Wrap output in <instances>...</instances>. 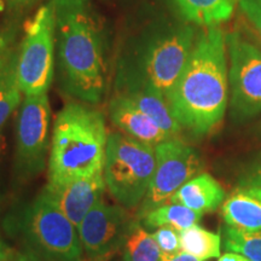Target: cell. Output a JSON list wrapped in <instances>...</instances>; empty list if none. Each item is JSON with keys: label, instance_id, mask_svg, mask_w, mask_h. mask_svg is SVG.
Listing matches in <instances>:
<instances>
[{"label": "cell", "instance_id": "cell-21", "mask_svg": "<svg viewBox=\"0 0 261 261\" xmlns=\"http://www.w3.org/2000/svg\"><path fill=\"white\" fill-rule=\"evenodd\" d=\"M122 252L123 261H162L154 237L138 220H133Z\"/></svg>", "mask_w": 261, "mask_h": 261}, {"label": "cell", "instance_id": "cell-14", "mask_svg": "<svg viewBox=\"0 0 261 261\" xmlns=\"http://www.w3.org/2000/svg\"><path fill=\"white\" fill-rule=\"evenodd\" d=\"M223 218L227 226L244 231H261V187L238 188L223 203Z\"/></svg>", "mask_w": 261, "mask_h": 261}, {"label": "cell", "instance_id": "cell-28", "mask_svg": "<svg viewBox=\"0 0 261 261\" xmlns=\"http://www.w3.org/2000/svg\"><path fill=\"white\" fill-rule=\"evenodd\" d=\"M17 261H45V260H42L39 256L34 255V254L25 252L24 250V253H18Z\"/></svg>", "mask_w": 261, "mask_h": 261}, {"label": "cell", "instance_id": "cell-17", "mask_svg": "<svg viewBox=\"0 0 261 261\" xmlns=\"http://www.w3.org/2000/svg\"><path fill=\"white\" fill-rule=\"evenodd\" d=\"M184 19L202 27H217L228 21L236 0H172Z\"/></svg>", "mask_w": 261, "mask_h": 261}, {"label": "cell", "instance_id": "cell-25", "mask_svg": "<svg viewBox=\"0 0 261 261\" xmlns=\"http://www.w3.org/2000/svg\"><path fill=\"white\" fill-rule=\"evenodd\" d=\"M12 40H14V35L10 31H3L0 32V70H2L3 65H4L6 58L10 55L14 45H12Z\"/></svg>", "mask_w": 261, "mask_h": 261}, {"label": "cell", "instance_id": "cell-19", "mask_svg": "<svg viewBox=\"0 0 261 261\" xmlns=\"http://www.w3.org/2000/svg\"><path fill=\"white\" fill-rule=\"evenodd\" d=\"M201 218L202 213L192 211L185 205L168 203L151 211L140 220L146 228L169 226L180 232L194 225H197Z\"/></svg>", "mask_w": 261, "mask_h": 261}, {"label": "cell", "instance_id": "cell-13", "mask_svg": "<svg viewBox=\"0 0 261 261\" xmlns=\"http://www.w3.org/2000/svg\"><path fill=\"white\" fill-rule=\"evenodd\" d=\"M110 119L127 136L151 146L171 139L148 115H145L126 94L113 98L109 106Z\"/></svg>", "mask_w": 261, "mask_h": 261}, {"label": "cell", "instance_id": "cell-15", "mask_svg": "<svg viewBox=\"0 0 261 261\" xmlns=\"http://www.w3.org/2000/svg\"><path fill=\"white\" fill-rule=\"evenodd\" d=\"M225 200V190L212 175L202 173L185 182L172 196L169 203L181 204L198 213L214 212Z\"/></svg>", "mask_w": 261, "mask_h": 261}, {"label": "cell", "instance_id": "cell-26", "mask_svg": "<svg viewBox=\"0 0 261 261\" xmlns=\"http://www.w3.org/2000/svg\"><path fill=\"white\" fill-rule=\"evenodd\" d=\"M18 253L11 249L0 236V261H17Z\"/></svg>", "mask_w": 261, "mask_h": 261}, {"label": "cell", "instance_id": "cell-24", "mask_svg": "<svg viewBox=\"0 0 261 261\" xmlns=\"http://www.w3.org/2000/svg\"><path fill=\"white\" fill-rule=\"evenodd\" d=\"M241 10L261 35V0H240Z\"/></svg>", "mask_w": 261, "mask_h": 261}, {"label": "cell", "instance_id": "cell-32", "mask_svg": "<svg viewBox=\"0 0 261 261\" xmlns=\"http://www.w3.org/2000/svg\"><path fill=\"white\" fill-rule=\"evenodd\" d=\"M122 261H123V260H122Z\"/></svg>", "mask_w": 261, "mask_h": 261}, {"label": "cell", "instance_id": "cell-31", "mask_svg": "<svg viewBox=\"0 0 261 261\" xmlns=\"http://www.w3.org/2000/svg\"><path fill=\"white\" fill-rule=\"evenodd\" d=\"M23 2H27V0H23Z\"/></svg>", "mask_w": 261, "mask_h": 261}, {"label": "cell", "instance_id": "cell-9", "mask_svg": "<svg viewBox=\"0 0 261 261\" xmlns=\"http://www.w3.org/2000/svg\"><path fill=\"white\" fill-rule=\"evenodd\" d=\"M194 45L195 32L191 27H180L156 39L143 55L142 77L129 86L148 85L166 97L184 70Z\"/></svg>", "mask_w": 261, "mask_h": 261}, {"label": "cell", "instance_id": "cell-1", "mask_svg": "<svg viewBox=\"0 0 261 261\" xmlns=\"http://www.w3.org/2000/svg\"><path fill=\"white\" fill-rule=\"evenodd\" d=\"M227 97L226 37L219 28H205L166 100L179 125L203 136L223 121Z\"/></svg>", "mask_w": 261, "mask_h": 261}, {"label": "cell", "instance_id": "cell-16", "mask_svg": "<svg viewBox=\"0 0 261 261\" xmlns=\"http://www.w3.org/2000/svg\"><path fill=\"white\" fill-rule=\"evenodd\" d=\"M122 93L126 94L160 128L165 130L169 138H177L181 126L173 116L166 97L161 92L148 85L140 84L127 87Z\"/></svg>", "mask_w": 261, "mask_h": 261}, {"label": "cell", "instance_id": "cell-4", "mask_svg": "<svg viewBox=\"0 0 261 261\" xmlns=\"http://www.w3.org/2000/svg\"><path fill=\"white\" fill-rule=\"evenodd\" d=\"M9 224L24 243L25 252L45 261H83L77 227L62 213L45 188L15 213Z\"/></svg>", "mask_w": 261, "mask_h": 261}, {"label": "cell", "instance_id": "cell-29", "mask_svg": "<svg viewBox=\"0 0 261 261\" xmlns=\"http://www.w3.org/2000/svg\"><path fill=\"white\" fill-rule=\"evenodd\" d=\"M166 261H202V260L197 259V257H195L192 255H189V254H187V253H180V254H178L177 256L172 257V259L166 260Z\"/></svg>", "mask_w": 261, "mask_h": 261}, {"label": "cell", "instance_id": "cell-7", "mask_svg": "<svg viewBox=\"0 0 261 261\" xmlns=\"http://www.w3.org/2000/svg\"><path fill=\"white\" fill-rule=\"evenodd\" d=\"M155 155V172L145 198L139 205V219L156 208L168 204L172 196L202 169L198 152L178 138L156 145Z\"/></svg>", "mask_w": 261, "mask_h": 261}, {"label": "cell", "instance_id": "cell-5", "mask_svg": "<svg viewBox=\"0 0 261 261\" xmlns=\"http://www.w3.org/2000/svg\"><path fill=\"white\" fill-rule=\"evenodd\" d=\"M156 167L155 146L125 133L108 137L103 175L110 195L126 210L139 207Z\"/></svg>", "mask_w": 261, "mask_h": 261}, {"label": "cell", "instance_id": "cell-23", "mask_svg": "<svg viewBox=\"0 0 261 261\" xmlns=\"http://www.w3.org/2000/svg\"><path fill=\"white\" fill-rule=\"evenodd\" d=\"M151 234L161 252L162 261L169 260L182 253L180 248V236H179V231L175 228L162 226L156 228L155 232Z\"/></svg>", "mask_w": 261, "mask_h": 261}, {"label": "cell", "instance_id": "cell-20", "mask_svg": "<svg viewBox=\"0 0 261 261\" xmlns=\"http://www.w3.org/2000/svg\"><path fill=\"white\" fill-rule=\"evenodd\" d=\"M179 236L182 253L202 261L220 256L221 236L219 233L211 232L198 225H194L187 230L180 231Z\"/></svg>", "mask_w": 261, "mask_h": 261}, {"label": "cell", "instance_id": "cell-2", "mask_svg": "<svg viewBox=\"0 0 261 261\" xmlns=\"http://www.w3.org/2000/svg\"><path fill=\"white\" fill-rule=\"evenodd\" d=\"M64 90L94 104L106 90L102 27L90 0H51Z\"/></svg>", "mask_w": 261, "mask_h": 261}, {"label": "cell", "instance_id": "cell-8", "mask_svg": "<svg viewBox=\"0 0 261 261\" xmlns=\"http://www.w3.org/2000/svg\"><path fill=\"white\" fill-rule=\"evenodd\" d=\"M50 119L47 93L24 97L16 122V168L23 177L37 175L45 168Z\"/></svg>", "mask_w": 261, "mask_h": 261}, {"label": "cell", "instance_id": "cell-18", "mask_svg": "<svg viewBox=\"0 0 261 261\" xmlns=\"http://www.w3.org/2000/svg\"><path fill=\"white\" fill-rule=\"evenodd\" d=\"M17 51L12 48L0 70V130L22 103V91L17 81Z\"/></svg>", "mask_w": 261, "mask_h": 261}, {"label": "cell", "instance_id": "cell-11", "mask_svg": "<svg viewBox=\"0 0 261 261\" xmlns=\"http://www.w3.org/2000/svg\"><path fill=\"white\" fill-rule=\"evenodd\" d=\"M232 106L243 115L261 112V50L238 33L226 37Z\"/></svg>", "mask_w": 261, "mask_h": 261}, {"label": "cell", "instance_id": "cell-30", "mask_svg": "<svg viewBox=\"0 0 261 261\" xmlns=\"http://www.w3.org/2000/svg\"><path fill=\"white\" fill-rule=\"evenodd\" d=\"M249 185H256V187H261V166L259 169L255 172V174L250 178Z\"/></svg>", "mask_w": 261, "mask_h": 261}, {"label": "cell", "instance_id": "cell-3", "mask_svg": "<svg viewBox=\"0 0 261 261\" xmlns=\"http://www.w3.org/2000/svg\"><path fill=\"white\" fill-rule=\"evenodd\" d=\"M108 137L100 110L84 102L67 104L52 128L48 185H64L103 173Z\"/></svg>", "mask_w": 261, "mask_h": 261}, {"label": "cell", "instance_id": "cell-6", "mask_svg": "<svg viewBox=\"0 0 261 261\" xmlns=\"http://www.w3.org/2000/svg\"><path fill=\"white\" fill-rule=\"evenodd\" d=\"M55 17L51 3L42 5L24 25L17 51V81L24 96L47 93L55 68Z\"/></svg>", "mask_w": 261, "mask_h": 261}, {"label": "cell", "instance_id": "cell-10", "mask_svg": "<svg viewBox=\"0 0 261 261\" xmlns=\"http://www.w3.org/2000/svg\"><path fill=\"white\" fill-rule=\"evenodd\" d=\"M133 219L122 205L103 200L94 205L77 226L81 244L90 261H110L123 249Z\"/></svg>", "mask_w": 261, "mask_h": 261}, {"label": "cell", "instance_id": "cell-22", "mask_svg": "<svg viewBox=\"0 0 261 261\" xmlns=\"http://www.w3.org/2000/svg\"><path fill=\"white\" fill-rule=\"evenodd\" d=\"M223 243L227 252L237 253L250 261H261V231H244L225 226Z\"/></svg>", "mask_w": 261, "mask_h": 261}, {"label": "cell", "instance_id": "cell-12", "mask_svg": "<svg viewBox=\"0 0 261 261\" xmlns=\"http://www.w3.org/2000/svg\"><path fill=\"white\" fill-rule=\"evenodd\" d=\"M48 192L57 207L75 226H79L84 218L98 202L102 201L106 190L103 173L83 178L64 185H46Z\"/></svg>", "mask_w": 261, "mask_h": 261}, {"label": "cell", "instance_id": "cell-27", "mask_svg": "<svg viewBox=\"0 0 261 261\" xmlns=\"http://www.w3.org/2000/svg\"><path fill=\"white\" fill-rule=\"evenodd\" d=\"M218 261H250V260L247 259V257H244L243 255H241V254L228 252V253H225L224 255H220Z\"/></svg>", "mask_w": 261, "mask_h": 261}]
</instances>
